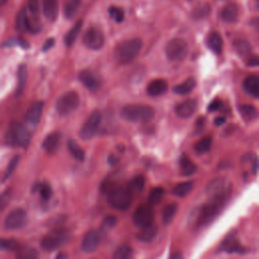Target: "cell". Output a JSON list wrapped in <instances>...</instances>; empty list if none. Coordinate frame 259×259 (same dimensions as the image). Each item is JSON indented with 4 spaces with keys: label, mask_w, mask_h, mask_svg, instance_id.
Segmentation results:
<instances>
[{
    "label": "cell",
    "mask_w": 259,
    "mask_h": 259,
    "mask_svg": "<svg viewBox=\"0 0 259 259\" xmlns=\"http://www.w3.org/2000/svg\"><path fill=\"white\" fill-rule=\"evenodd\" d=\"M231 193L208 196V200L200 207L196 214V224L198 226H206L211 223L218 214L223 210L229 200Z\"/></svg>",
    "instance_id": "1"
},
{
    "label": "cell",
    "mask_w": 259,
    "mask_h": 259,
    "mask_svg": "<svg viewBox=\"0 0 259 259\" xmlns=\"http://www.w3.org/2000/svg\"><path fill=\"white\" fill-rule=\"evenodd\" d=\"M120 116L131 122H149L155 117V110L147 104H127L122 107Z\"/></svg>",
    "instance_id": "2"
},
{
    "label": "cell",
    "mask_w": 259,
    "mask_h": 259,
    "mask_svg": "<svg viewBox=\"0 0 259 259\" xmlns=\"http://www.w3.org/2000/svg\"><path fill=\"white\" fill-rule=\"evenodd\" d=\"M142 49V40L139 38H131L120 42L115 51L114 57L121 65H126L134 61Z\"/></svg>",
    "instance_id": "3"
},
{
    "label": "cell",
    "mask_w": 259,
    "mask_h": 259,
    "mask_svg": "<svg viewBox=\"0 0 259 259\" xmlns=\"http://www.w3.org/2000/svg\"><path fill=\"white\" fill-rule=\"evenodd\" d=\"M31 135L29 130L22 123L12 122L6 133L5 142L10 147L26 148L30 143Z\"/></svg>",
    "instance_id": "4"
},
{
    "label": "cell",
    "mask_w": 259,
    "mask_h": 259,
    "mask_svg": "<svg viewBox=\"0 0 259 259\" xmlns=\"http://www.w3.org/2000/svg\"><path fill=\"white\" fill-rule=\"evenodd\" d=\"M108 204L118 210H125L132 204V192L127 187H112L107 192Z\"/></svg>",
    "instance_id": "5"
},
{
    "label": "cell",
    "mask_w": 259,
    "mask_h": 259,
    "mask_svg": "<svg viewBox=\"0 0 259 259\" xmlns=\"http://www.w3.org/2000/svg\"><path fill=\"white\" fill-rule=\"evenodd\" d=\"M69 232L66 230H55L47 234L40 241V246L46 251H54L64 246L69 240Z\"/></svg>",
    "instance_id": "6"
},
{
    "label": "cell",
    "mask_w": 259,
    "mask_h": 259,
    "mask_svg": "<svg viewBox=\"0 0 259 259\" xmlns=\"http://www.w3.org/2000/svg\"><path fill=\"white\" fill-rule=\"evenodd\" d=\"M79 104V94L74 90H70L59 97L56 103V109L60 115H68L72 111L76 110Z\"/></svg>",
    "instance_id": "7"
},
{
    "label": "cell",
    "mask_w": 259,
    "mask_h": 259,
    "mask_svg": "<svg viewBox=\"0 0 259 259\" xmlns=\"http://www.w3.org/2000/svg\"><path fill=\"white\" fill-rule=\"evenodd\" d=\"M165 53L168 60L173 62H180L187 57L188 46L182 38H173L167 44Z\"/></svg>",
    "instance_id": "8"
},
{
    "label": "cell",
    "mask_w": 259,
    "mask_h": 259,
    "mask_svg": "<svg viewBox=\"0 0 259 259\" xmlns=\"http://www.w3.org/2000/svg\"><path fill=\"white\" fill-rule=\"evenodd\" d=\"M100 122H101V113L98 110L93 111L80 128L79 131L80 138L84 141L91 140L95 136Z\"/></svg>",
    "instance_id": "9"
},
{
    "label": "cell",
    "mask_w": 259,
    "mask_h": 259,
    "mask_svg": "<svg viewBox=\"0 0 259 259\" xmlns=\"http://www.w3.org/2000/svg\"><path fill=\"white\" fill-rule=\"evenodd\" d=\"M82 41L84 46L89 50H100L104 45L103 32L97 27H90L85 31L82 37Z\"/></svg>",
    "instance_id": "10"
},
{
    "label": "cell",
    "mask_w": 259,
    "mask_h": 259,
    "mask_svg": "<svg viewBox=\"0 0 259 259\" xmlns=\"http://www.w3.org/2000/svg\"><path fill=\"white\" fill-rule=\"evenodd\" d=\"M27 224V213L22 208L12 210L4 221V227L7 230H18Z\"/></svg>",
    "instance_id": "11"
},
{
    "label": "cell",
    "mask_w": 259,
    "mask_h": 259,
    "mask_svg": "<svg viewBox=\"0 0 259 259\" xmlns=\"http://www.w3.org/2000/svg\"><path fill=\"white\" fill-rule=\"evenodd\" d=\"M154 210L150 204H142L140 205L133 217L134 223L137 227L142 228L154 223Z\"/></svg>",
    "instance_id": "12"
},
{
    "label": "cell",
    "mask_w": 259,
    "mask_h": 259,
    "mask_svg": "<svg viewBox=\"0 0 259 259\" xmlns=\"http://www.w3.org/2000/svg\"><path fill=\"white\" fill-rule=\"evenodd\" d=\"M232 192V185L231 183L223 177H218L212 179L205 188V193L207 196H213V195H220L225 193H231Z\"/></svg>",
    "instance_id": "13"
},
{
    "label": "cell",
    "mask_w": 259,
    "mask_h": 259,
    "mask_svg": "<svg viewBox=\"0 0 259 259\" xmlns=\"http://www.w3.org/2000/svg\"><path fill=\"white\" fill-rule=\"evenodd\" d=\"M79 81L90 91H96L101 86V79L98 74L93 72L92 70L86 69L82 70L78 75Z\"/></svg>",
    "instance_id": "14"
},
{
    "label": "cell",
    "mask_w": 259,
    "mask_h": 259,
    "mask_svg": "<svg viewBox=\"0 0 259 259\" xmlns=\"http://www.w3.org/2000/svg\"><path fill=\"white\" fill-rule=\"evenodd\" d=\"M42 111H44V102L42 101H37V102L33 103L26 112L25 122L30 127H36L40 121Z\"/></svg>",
    "instance_id": "15"
},
{
    "label": "cell",
    "mask_w": 259,
    "mask_h": 259,
    "mask_svg": "<svg viewBox=\"0 0 259 259\" xmlns=\"http://www.w3.org/2000/svg\"><path fill=\"white\" fill-rule=\"evenodd\" d=\"M99 241H100V235L96 230H89L86 235L83 238V241L81 243V248L83 250V252L85 253H92L94 252L98 245H99Z\"/></svg>",
    "instance_id": "16"
},
{
    "label": "cell",
    "mask_w": 259,
    "mask_h": 259,
    "mask_svg": "<svg viewBox=\"0 0 259 259\" xmlns=\"http://www.w3.org/2000/svg\"><path fill=\"white\" fill-rule=\"evenodd\" d=\"M196 108L197 101L195 99H186L175 106V113L181 118H188L195 112Z\"/></svg>",
    "instance_id": "17"
},
{
    "label": "cell",
    "mask_w": 259,
    "mask_h": 259,
    "mask_svg": "<svg viewBox=\"0 0 259 259\" xmlns=\"http://www.w3.org/2000/svg\"><path fill=\"white\" fill-rule=\"evenodd\" d=\"M221 250L227 253H237V254H244L246 253V248L243 247L239 241L236 239L235 235H229L226 239L222 242L220 247Z\"/></svg>",
    "instance_id": "18"
},
{
    "label": "cell",
    "mask_w": 259,
    "mask_h": 259,
    "mask_svg": "<svg viewBox=\"0 0 259 259\" xmlns=\"http://www.w3.org/2000/svg\"><path fill=\"white\" fill-rule=\"evenodd\" d=\"M61 134L59 132H53L49 134L42 141L41 147L48 154H54L58 151L61 144Z\"/></svg>",
    "instance_id": "19"
},
{
    "label": "cell",
    "mask_w": 259,
    "mask_h": 259,
    "mask_svg": "<svg viewBox=\"0 0 259 259\" xmlns=\"http://www.w3.org/2000/svg\"><path fill=\"white\" fill-rule=\"evenodd\" d=\"M239 15L240 9L239 6L235 3H229L221 10V18L227 23L236 22L239 18Z\"/></svg>",
    "instance_id": "20"
},
{
    "label": "cell",
    "mask_w": 259,
    "mask_h": 259,
    "mask_svg": "<svg viewBox=\"0 0 259 259\" xmlns=\"http://www.w3.org/2000/svg\"><path fill=\"white\" fill-rule=\"evenodd\" d=\"M243 89L253 98L259 97V78L257 75H249L243 81Z\"/></svg>",
    "instance_id": "21"
},
{
    "label": "cell",
    "mask_w": 259,
    "mask_h": 259,
    "mask_svg": "<svg viewBox=\"0 0 259 259\" xmlns=\"http://www.w3.org/2000/svg\"><path fill=\"white\" fill-rule=\"evenodd\" d=\"M168 90V84L165 80L163 79H155L152 80L148 85H147V93L150 96L157 97L162 94H164Z\"/></svg>",
    "instance_id": "22"
},
{
    "label": "cell",
    "mask_w": 259,
    "mask_h": 259,
    "mask_svg": "<svg viewBox=\"0 0 259 259\" xmlns=\"http://www.w3.org/2000/svg\"><path fill=\"white\" fill-rule=\"evenodd\" d=\"M42 13L45 17L50 21H55L59 13V1L58 0H42Z\"/></svg>",
    "instance_id": "23"
},
{
    "label": "cell",
    "mask_w": 259,
    "mask_h": 259,
    "mask_svg": "<svg viewBox=\"0 0 259 259\" xmlns=\"http://www.w3.org/2000/svg\"><path fill=\"white\" fill-rule=\"evenodd\" d=\"M158 233V227L152 223L148 226H145V227H142L140 232L137 234V238L142 241V242H151L157 235Z\"/></svg>",
    "instance_id": "24"
},
{
    "label": "cell",
    "mask_w": 259,
    "mask_h": 259,
    "mask_svg": "<svg viewBox=\"0 0 259 259\" xmlns=\"http://www.w3.org/2000/svg\"><path fill=\"white\" fill-rule=\"evenodd\" d=\"M27 83V68L24 64L19 65L17 69V86H16V97L21 96Z\"/></svg>",
    "instance_id": "25"
},
{
    "label": "cell",
    "mask_w": 259,
    "mask_h": 259,
    "mask_svg": "<svg viewBox=\"0 0 259 259\" xmlns=\"http://www.w3.org/2000/svg\"><path fill=\"white\" fill-rule=\"evenodd\" d=\"M83 26V20L79 19L78 21L75 22V24L68 30V32L66 33V35L64 36V42L67 47H71L72 45H74V42L76 41L81 28Z\"/></svg>",
    "instance_id": "26"
},
{
    "label": "cell",
    "mask_w": 259,
    "mask_h": 259,
    "mask_svg": "<svg viewBox=\"0 0 259 259\" xmlns=\"http://www.w3.org/2000/svg\"><path fill=\"white\" fill-rule=\"evenodd\" d=\"M207 47L211 50L214 54H221L223 50V38L220 33L213 31L208 34L206 39Z\"/></svg>",
    "instance_id": "27"
},
{
    "label": "cell",
    "mask_w": 259,
    "mask_h": 259,
    "mask_svg": "<svg viewBox=\"0 0 259 259\" xmlns=\"http://www.w3.org/2000/svg\"><path fill=\"white\" fill-rule=\"evenodd\" d=\"M82 0H67L64 5V16L67 19H72L76 16L80 6H81Z\"/></svg>",
    "instance_id": "28"
},
{
    "label": "cell",
    "mask_w": 259,
    "mask_h": 259,
    "mask_svg": "<svg viewBox=\"0 0 259 259\" xmlns=\"http://www.w3.org/2000/svg\"><path fill=\"white\" fill-rule=\"evenodd\" d=\"M196 85V81L194 78L190 77V78H187L185 81H183L182 83L174 86L173 88V91L177 94H180V95H185V94H188L190 93L194 87Z\"/></svg>",
    "instance_id": "29"
},
{
    "label": "cell",
    "mask_w": 259,
    "mask_h": 259,
    "mask_svg": "<svg viewBox=\"0 0 259 259\" xmlns=\"http://www.w3.org/2000/svg\"><path fill=\"white\" fill-rule=\"evenodd\" d=\"M68 150L71 154V156L77 160L78 162H83L85 159V152L84 150L79 146V144L75 140H69L68 142Z\"/></svg>",
    "instance_id": "30"
},
{
    "label": "cell",
    "mask_w": 259,
    "mask_h": 259,
    "mask_svg": "<svg viewBox=\"0 0 259 259\" xmlns=\"http://www.w3.org/2000/svg\"><path fill=\"white\" fill-rule=\"evenodd\" d=\"M179 165H180V171L184 176H190L196 171V165L192 163V161L186 155H183L180 158Z\"/></svg>",
    "instance_id": "31"
},
{
    "label": "cell",
    "mask_w": 259,
    "mask_h": 259,
    "mask_svg": "<svg viewBox=\"0 0 259 259\" xmlns=\"http://www.w3.org/2000/svg\"><path fill=\"white\" fill-rule=\"evenodd\" d=\"M239 111L241 113V116L246 121H252L258 115L257 108L254 105H252V104H242V105H240Z\"/></svg>",
    "instance_id": "32"
},
{
    "label": "cell",
    "mask_w": 259,
    "mask_h": 259,
    "mask_svg": "<svg viewBox=\"0 0 259 259\" xmlns=\"http://www.w3.org/2000/svg\"><path fill=\"white\" fill-rule=\"evenodd\" d=\"M193 181L189 180V181H184V182H180L178 183L174 188H173V194L175 196L178 197H184L186 196L193 188Z\"/></svg>",
    "instance_id": "33"
},
{
    "label": "cell",
    "mask_w": 259,
    "mask_h": 259,
    "mask_svg": "<svg viewBox=\"0 0 259 259\" xmlns=\"http://www.w3.org/2000/svg\"><path fill=\"white\" fill-rule=\"evenodd\" d=\"M145 182H146V179L144 177V175L142 174H139V175H136L135 177H133L128 183H127V188L128 190L133 193V192H141L143 189H144V186H145Z\"/></svg>",
    "instance_id": "34"
},
{
    "label": "cell",
    "mask_w": 259,
    "mask_h": 259,
    "mask_svg": "<svg viewBox=\"0 0 259 259\" xmlns=\"http://www.w3.org/2000/svg\"><path fill=\"white\" fill-rule=\"evenodd\" d=\"M177 209H178V205L176 203H169L163 208L162 221L164 225H169L173 221L177 212Z\"/></svg>",
    "instance_id": "35"
},
{
    "label": "cell",
    "mask_w": 259,
    "mask_h": 259,
    "mask_svg": "<svg viewBox=\"0 0 259 259\" xmlns=\"http://www.w3.org/2000/svg\"><path fill=\"white\" fill-rule=\"evenodd\" d=\"M234 49L241 57H248L251 54L252 48L247 40L244 39H236L234 41Z\"/></svg>",
    "instance_id": "36"
},
{
    "label": "cell",
    "mask_w": 259,
    "mask_h": 259,
    "mask_svg": "<svg viewBox=\"0 0 259 259\" xmlns=\"http://www.w3.org/2000/svg\"><path fill=\"white\" fill-rule=\"evenodd\" d=\"M16 29L19 32L27 31V11L22 8L16 17Z\"/></svg>",
    "instance_id": "37"
},
{
    "label": "cell",
    "mask_w": 259,
    "mask_h": 259,
    "mask_svg": "<svg viewBox=\"0 0 259 259\" xmlns=\"http://www.w3.org/2000/svg\"><path fill=\"white\" fill-rule=\"evenodd\" d=\"M211 138L210 137H204L202 139H200L195 145H194V150L198 153V154H203L206 153L210 150L211 147Z\"/></svg>",
    "instance_id": "38"
},
{
    "label": "cell",
    "mask_w": 259,
    "mask_h": 259,
    "mask_svg": "<svg viewBox=\"0 0 259 259\" xmlns=\"http://www.w3.org/2000/svg\"><path fill=\"white\" fill-rule=\"evenodd\" d=\"M210 12V7L208 4L206 3H203V4H200L198 5L196 8L193 9L192 11V17L196 20L198 19H202L204 17H206Z\"/></svg>",
    "instance_id": "39"
},
{
    "label": "cell",
    "mask_w": 259,
    "mask_h": 259,
    "mask_svg": "<svg viewBox=\"0 0 259 259\" xmlns=\"http://www.w3.org/2000/svg\"><path fill=\"white\" fill-rule=\"evenodd\" d=\"M133 254V250H132V247L126 245V244H123V245H120L114 252L113 254V258L115 259H126V258H130Z\"/></svg>",
    "instance_id": "40"
},
{
    "label": "cell",
    "mask_w": 259,
    "mask_h": 259,
    "mask_svg": "<svg viewBox=\"0 0 259 259\" xmlns=\"http://www.w3.org/2000/svg\"><path fill=\"white\" fill-rule=\"evenodd\" d=\"M108 14L112 20L117 23H120L124 19V12L120 7L117 6H110L108 8Z\"/></svg>",
    "instance_id": "41"
},
{
    "label": "cell",
    "mask_w": 259,
    "mask_h": 259,
    "mask_svg": "<svg viewBox=\"0 0 259 259\" xmlns=\"http://www.w3.org/2000/svg\"><path fill=\"white\" fill-rule=\"evenodd\" d=\"M19 161H20V157H19L18 155L14 156V157L10 160V162H9V164L7 165L6 170H5L4 174H3L2 181H6V180H7V179L12 175V173H13V172H14V170L16 169V167H17V165H18Z\"/></svg>",
    "instance_id": "42"
},
{
    "label": "cell",
    "mask_w": 259,
    "mask_h": 259,
    "mask_svg": "<svg viewBox=\"0 0 259 259\" xmlns=\"http://www.w3.org/2000/svg\"><path fill=\"white\" fill-rule=\"evenodd\" d=\"M38 256L37 252L32 248H21L19 247L17 250V257L21 259H34Z\"/></svg>",
    "instance_id": "43"
},
{
    "label": "cell",
    "mask_w": 259,
    "mask_h": 259,
    "mask_svg": "<svg viewBox=\"0 0 259 259\" xmlns=\"http://www.w3.org/2000/svg\"><path fill=\"white\" fill-rule=\"evenodd\" d=\"M164 195V189L162 187H155L150 191L149 202L150 204H157L160 202Z\"/></svg>",
    "instance_id": "44"
},
{
    "label": "cell",
    "mask_w": 259,
    "mask_h": 259,
    "mask_svg": "<svg viewBox=\"0 0 259 259\" xmlns=\"http://www.w3.org/2000/svg\"><path fill=\"white\" fill-rule=\"evenodd\" d=\"M36 189L38 190L39 194H40V197L44 199V200H49L52 196V193H53V190H52V187L50 184L44 182V183H39L37 185H35Z\"/></svg>",
    "instance_id": "45"
},
{
    "label": "cell",
    "mask_w": 259,
    "mask_h": 259,
    "mask_svg": "<svg viewBox=\"0 0 259 259\" xmlns=\"http://www.w3.org/2000/svg\"><path fill=\"white\" fill-rule=\"evenodd\" d=\"M115 224H116V218L113 215H107L103 219L100 225V231L102 233H107L115 226Z\"/></svg>",
    "instance_id": "46"
},
{
    "label": "cell",
    "mask_w": 259,
    "mask_h": 259,
    "mask_svg": "<svg viewBox=\"0 0 259 259\" xmlns=\"http://www.w3.org/2000/svg\"><path fill=\"white\" fill-rule=\"evenodd\" d=\"M19 244L14 239H2L0 238V248L10 250V251H17L19 248Z\"/></svg>",
    "instance_id": "47"
},
{
    "label": "cell",
    "mask_w": 259,
    "mask_h": 259,
    "mask_svg": "<svg viewBox=\"0 0 259 259\" xmlns=\"http://www.w3.org/2000/svg\"><path fill=\"white\" fill-rule=\"evenodd\" d=\"M11 197H12V190L10 188L5 189L0 193V212L7 207Z\"/></svg>",
    "instance_id": "48"
},
{
    "label": "cell",
    "mask_w": 259,
    "mask_h": 259,
    "mask_svg": "<svg viewBox=\"0 0 259 259\" xmlns=\"http://www.w3.org/2000/svg\"><path fill=\"white\" fill-rule=\"evenodd\" d=\"M27 9L31 16H37L39 11V1L38 0H27Z\"/></svg>",
    "instance_id": "49"
},
{
    "label": "cell",
    "mask_w": 259,
    "mask_h": 259,
    "mask_svg": "<svg viewBox=\"0 0 259 259\" xmlns=\"http://www.w3.org/2000/svg\"><path fill=\"white\" fill-rule=\"evenodd\" d=\"M16 45H18V46H20L24 49L29 48V45L22 38H11V39H9V40H7L6 42L3 44L4 47H11V46H16Z\"/></svg>",
    "instance_id": "50"
},
{
    "label": "cell",
    "mask_w": 259,
    "mask_h": 259,
    "mask_svg": "<svg viewBox=\"0 0 259 259\" xmlns=\"http://www.w3.org/2000/svg\"><path fill=\"white\" fill-rule=\"evenodd\" d=\"M222 106V100L219 99V98H215L213 99L209 104H208V107H207V110L210 111V112H213V111H217L221 108Z\"/></svg>",
    "instance_id": "51"
},
{
    "label": "cell",
    "mask_w": 259,
    "mask_h": 259,
    "mask_svg": "<svg viewBox=\"0 0 259 259\" xmlns=\"http://www.w3.org/2000/svg\"><path fill=\"white\" fill-rule=\"evenodd\" d=\"M204 123H205V118L203 116H200L196 119V123H195V130H196V133L200 132L203 126H204Z\"/></svg>",
    "instance_id": "52"
},
{
    "label": "cell",
    "mask_w": 259,
    "mask_h": 259,
    "mask_svg": "<svg viewBox=\"0 0 259 259\" xmlns=\"http://www.w3.org/2000/svg\"><path fill=\"white\" fill-rule=\"evenodd\" d=\"M247 65L249 67H257L259 65V59L256 55L249 57V60L247 61Z\"/></svg>",
    "instance_id": "53"
},
{
    "label": "cell",
    "mask_w": 259,
    "mask_h": 259,
    "mask_svg": "<svg viewBox=\"0 0 259 259\" xmlns=\"http://www.w3.org/2000/svg\"><path fill=\"white\" fill-rule=\"evenodd\" d=\"M54 45H55V39L54 38H48L47 40H46V42L44 44V46H42V52H47V51H49L50 49H52L53 47H54Z\"/></svg>",
    "instance_id": "54"
},
{
    "label": "cell",
    "mask_w": 259,
    "mask_h": 259,
    "mask_svg": "<svg viewBox=\"0 0 259 259\" xmlns=\"http://www.w3.org/2000/svg\"><path fill=\"white\" fill-rule=\"evenodd\" d=\"M225 122H226V117H224V116H218V117H215V119H214L215 125H222V124H224Z\"/></svg>",
    "instance_id": "55"
},
{
    "label": "cell",
    "mask_w": 259,
    "mask_h": 259,
    "mask_svg": "<svg viewBox=\"0 0 259 259\" xmlns=\"http://www.w3.org/2000/svg\"><path fill=\"white\" fill-rule=\"evenodd\" d=\"M257 171H258V160H257V158H255L253 161V164H252V172L254 175H256Z\"/></svg>",
    "instance_id": "56"
},
{
    "label": "cell",
    "mask_w": 259,
    "mask_h": 259,
    "mask_svg": "<svg viewBox=\"0 0 259 259\" xmlns=\"http://www.w3.org/2000/svg\"><path fill=\"white\" fill-rule=\"evenodd\" d=\"M170 257H171L172 259H174V258H182V255H181L180 253H174V254H172Z\"/></svg>",
    "instance_id": "57"
},
{
    "label": "cell",
    "mask_w": 259,
    "mask_h": 259,
    "mask_svg": "<svg viewBox=\"0 0 259 259\" xmlns=\"http://www.w3.org/2000/svg\"><path fill=\"white\" fill-rule=\"evenodd\" d=\"M56 258H57V259H59V258H67V255L64 254V253H59V254L56 256Z\"/></svg>",
    "instance_id": "58"
},
{
    "label": "cell",
    "mask_w": 259,
    "mask_h": 259,
    "mask_svg": "<svg viewBox=\"0 0 259 259\" xmlns=\"http://www.w3.org/2000/svg\"><path fill=\"white\" fill-rule=\"evenodd\" d=\"M6 1H7V0H0V6H1V5H3Z\"/></svg>",
    "instance_id": "59"
}]
</instances>
